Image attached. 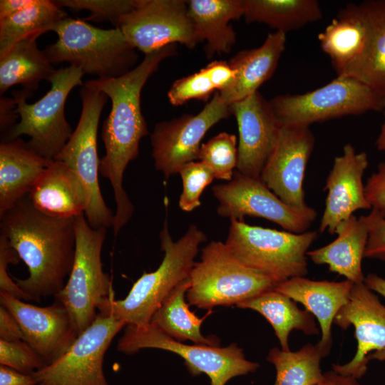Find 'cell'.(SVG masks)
<instances>
[{
    "label": "cell",
    "instance_id": "obj_17",
    "mask_svg": "<svg viewBox=\"0 0 385 385\" xmlns=\"http://www.w3.org/2000/svg\"><path fill=\"white\" fill-rule=\"evenodd\" d=\"M334 323L343 330L354 327L357 349L350 361L333 364L332 369L359 379L366 372L368 356L385 348V306L364 282L356 283Z\"/></svg>",
    "mask_w": 385,
    "mask_h": 385
},
{
    "label": "cell",
    "instance_id": "obj_19",
    "mask_svg": "<svg viewBox=\"0 0 385 385\" xmlns=\"http://www.w3.org/2000/svg\"><path fill=\"white\" fill-rule=\"evenodd\" d=\"M230 106L239 131L237 170L260 178L274 149L282 124L270 101L259 91Z\"/></svg>",
    "mask_w": 385,
    "mask_h": 385
},
{
    "label": "cell",
    "instance_id": "obj_27",
    "mask_svg": "<svg viewBox=\"0 0 385 385\" xmlns=\"http://www.w3.org/2000/svg\"><path fill=\"white\" fill-rule=\"evenodd\" d=\"M367 26L359 4H348L340 9L318 35L322 50L327 54L337 76L356 61L363 53Z\"/></svg>",
    "mask_w": 385,
    "mask_h": 385
},
{
    "label": "cell",
    "instance_id": "obj_20",
    "mask_svg": "<svg viewBox=\"0 0 385 385\" xmlns=\"http://www.w3.org/2000/svg\"><path fill=\"white\" fill-rule=\"evenodd\" d=\"M368 165L366 153H356L350 143L344 146L342 155L334 158L324 188L327 195L318 232L334 234L338 225L355 211L372 209L362 180Z\"/></svg>",
    "mask_w": 385,
    "mask_h": 385
},
{
    "label": "cell",
    "instance_id": "obj_21",
    "mask_svg": "<svg viewBox=\"0 0 385 385\" xmlns=\"http://www.w3.org/2000/svg\"><path fill=\"white\" fill-rule=\"evenodd\" d=\"M383 214L376 210L359 218L351 215L336 228L337 238L328 245L308 251L307 255L317 265H327L329 270L344 276L354 284L364 282L362 259L374 222Z\"/></svg>",
    "mask_w": 385,
    "mask_h": 385
},
{
    "label": "cell",
    "instance_id": "obj_35",
    "mask_svg": "<svg viewBox=\"0 0 385 385\" xmlns=\"http://www.w3.org/2000/svg\"><path fill=\"white\" fill-rule=\"evenodd\" d=\"M235 135L222 132L201 144L197 159L207 165L215 178L230 181L237 163Z\"/></svg>",
    "mask_w": 385,
    "mask_h": 385
},
{
    "label": "cell",
    "instance_id": "obj_13",
    "mask_svg": "<svg viewBox=\"0 0 385 385\" xmlns=\"http://www.w3.org/2000/svg\"><path fill=\"white\" fill-rule=\"evenodd\" d=\"M212 190L219 203L217 212L221 217L239 220L245 216L263 217L294 233L308 231L317 217L314 208H293L281 200L260 178L237 170L234 171L230 181L215 185Z\"/></svg>",
    "mask_w": 385,
    "mask_h": 385
},
{
    "label": "cell",
    "instance_id": "obj_38",
    "mask_svg": "<svg viewBox=\"0 0 385 385\" xmlns=\"http://www.w3.org/2000/svg\"><path fill=\"white\" fill-rule=\"evenodd\" d=\"M214 92L215 88L203 68L176 80L168 92V98L172 105L178 106L192 99L206 101Z\"/></svg>",
    "mask_w": 385,
    "mask_h": 385
},
{
    "label": "cell",
    "instance_id": "obj_30",
    "mask_svg": "<svg viewBox=\"0 0 385 385\" xmlns=\"http://www.w3.org/2000/svg\"><path fill=\"white\" fill-rule=\"evenodd\" d=\"M262 314L271 324L279 342L281 349L289 351L288 338L294 329L305 334H318L314 316L306 309H300L296 302L272 289L236 304Z\"/></svg>",
    "mask_w": 385,
    "mask_h": 385
},
{
    "label": "cell",
    "instance_id": "obj_9",
    "mask_svg": "<svg viewBox=\"0 0 385 385\" xmlns=\"http://www.w3.org/2000/svg\"><path fill=\"white\" fill-rule=\"evenodd\" d=\"M270 103L282 125L309 126L385 108V98L359 80L345 76H337L326 85L305 93L278 95Z\"/></svg>",
    "mask_w": 385,
    "mask_h": 385
},
{
    "label": "cell",
    "instance_id": "obj_16",
    "mask_svg": "<svg viewBox=\"0 0 385 385\" xmlns=\"http://www.w3.org/2000/svg\"><path fill=\"white\" fill-rule=\"evenodd\" d=\"M314 142L309 126L282 125L274 149L260 175L281 200L300 210L309 207L305 202L303 182Z\"/></svg>",
    "mask_w": 385,
    "mask_h": 385
},
{
    "label": "cell",
    "instance_id": "obj_44",
    "mask_svg": "<svg viewBox=\"0 0 385 385\" xmlns=\"http://www.w3.org/2000/svg\"><path fill=\"white\" fill-rule=\"evenodd\" d=\"M0 339L14 342L23 340L24 335L15 317L4 306H0Z\"/></svg>",
    "mask_w": 385,
    "mask_h": 385
},
{
    "label": "cell",
    "instance_id": "obj_51",
    "mask_svg": "<svg viewBox=\"0 0 385 385\" xmlns=\"http://www.w3.org/2000/svg\"><path fill=\"white\" fill-rule=\"evenodd\" d=\"M371 359L385 361V348L370 354L368 356V360L369 361Z\"/></svg>",
    "mask_w": 385,
    "mask_h": 385
},
{
    "label": "cell",
    "instance_id": "obj_4",
    "mask_svg": "<svg viewBox=\"0 0 385 385\" xmlns=\"http://www.w3.org/2000/svg\"><path fill=\"white\" fill-rule=\"evenodd\" d=\"M51 31L58 40L43 52L53 64L68 62L99 79L120 77L133 68L138 56L119 27L103 29L83 20L65 18Z\"/></svg>",
    "mask_w": 385,
    "mask_h": 385
},
{
    "label": "cell",
    "instance_id": "obj_50",
    "mask_svg": "<svg viewBox=\"0 0 385 385\" xmlns=\"http://www.w3.org/2000/svg\"><path fill=\"white\" fill-rule=\"evenodd\" d=\"M384 120L381 128L380 133L376 140V146L377 149L383 152L385 155V108L384 110Z\"/></svg>",
    "mask_w": 385,
    "mask_h": 385
},
{
    "label": "cell",
    "instance_id": "obj_26",
    "mask_svg": "<svg viewBox=\"0 0 385 385\" xmlns=\"http://www.w3.org/2000/svg\"><path fill=\"white\" fill-rule=\"evenodd\" d=\"M187 4L200 43L206 41L207 57L229 53L236 42L230 22L243 16L242 0H190Z\"/></svg>",
    "mask_w": 385,
    "mask_h": 385
},
{
    "label": "cell",
    "instance_id": "obj_12",
    "mask_svg": "<svg viewBox=\"0 0 385 385\" xmlns=\"http://www.w3.org/2000/svg\"><path fill=\"white\" fill-rule=\"evenodd\" d=\"M125 326L111 313L98 312L58 359L32 373L38 385H111L103 371L104 356Z\"/></svg>",
    "mask_w": 385,
    "mask_h": 385
},
{
    "label": "cell",
    "instance_id": "obj_2",
    "mask_svg": "<svg viewBox=\"0 0 385 385\" xmlns=\"http://www.w3.org/2000/svg\"><path fill=\"white\" fill-rule=\"evenodd\" d=\"M4 236L26 265L29 275L15 279L29 301L54 297L74 261L76 217L58 218L38 210L27 195L0 217Z\"/></svg>",
    "mask_w": 385,
    "mask_h": 385
},
{
    "label": "cell",
    "instance_id": "obj_7",
    "mask_svg": "<svg viewBox=\"0 0 385 385\" xmlns=\"http://www.w3.org/2000/svg\"><path fill=\"white\" fill-rule=\"evenodd\" d=\"M75 232L73 267L55 299L67 309L78 336L93 322L100 309L114 298V292L101 262L106 228H93L83 214L76 217Z\"/></svg>",
    "mask_w": 385,
    "mask_h": 385
},
{
    "label": "cell",
    "instance_id": "obj_6",
    "mask_svg": "<svg viewBox=\"0 0 385 385\" xmlns=\"http://www.w3.org/2000/svg\"><path fill=\"white\" fill-rule=\"evenodd\" d=\"M83 75L80 68L73 66L56 70L48 81L51 84L50 90L34 103L26 101L32 91H14L20 121L6 133L4 140L26 135L30 138L26 143L31 149L46 159L53 160L73 132L66 119L64 107L72 89L83 85Z\"/></svg>",
    "mask_w": 385,
    "mask_h": 385
},
{
    "label": "cell",
    "instance_id": "obj_18",
    "mask_svg": "<svg viewBox=\"0 0 385 385\" xmlns=\"http://www.w3.org/2000/svg\"><path fill=\"white\" fill-rule=\"evenodd\" d=\"M0 302L20 324L23 340L46 365L58 359L78 337L67 309L57 299L48 306L38 307L0 291Z\"/></svg>",
    "mask_w": 385,
    "mask_h": 385
},
{
    "label": "cell",
    "instance_id": "obj_15",
    "mask_svg": "<svg viewBox=\"0 0 385 385\" xmlns=\"http://www.w3.org/2000/svg\"><path fill=\"white\" fill-rule=\"evenodd\" d=\"M118 27L128 43L145 54L178 43L192 49L200 43L183 0H137Z\"/></svg>",
    "mask_w": 385,
    "mask_h": 385
},
{
    "label": "cell",
    "instance_id": "obj_48",
    "mask_svg": "<svg viewBox=\"0 0 385 385\" xmlns=\"http://www.w3.org/2000/svg\"><path fill=\"white\" fill-rule=\"evenodd\" d=\"M359 379L343 374H340L332 369L323 374L320 381L314 385H361Z\"/></svg>",
    "mask_w": 385,
    "mask_h": 385
},
{
    "label": "cell",
    "instance_id": "obj_24",
    "mask_svg": "<svg viewBox=\"0 0 385 385\" xmlns=\"http://www.w3.org/2000/svg\"><path fill=\"white\" fill-rule=\"evenodd\" d=\"M286 34L270 33L257 48L239 51L228 61L235 71L234 83L218 92L228 105L240 101L258 91L259 87L271 78L284 51Z\"/></svg>",
    "mask_w": 385,
    "mask_h": 385
},
{
    "label": "cell",
    "instance_id": "obj_33",
    "mask_svg": "<svg viewBox=\"0 0 385 385\" xmlns=\"http://www.w3.org/2000/svg\"><path fill=\"white\" fill-rule=\"evenodd\" d=\"M66 17L67 14L53 1L38 0L33 6L0 19V58L27 36L51 31Z\"/></svg>",
    "mask_w": 385,
    "mask_h": 385
},
{
    "label": "cell",
    "instance_id": "obj_34",
    "mask_svg": "<svg viewBox=\"0 0 385 385\" xmlns=\"http://www.w3.org/2000/svg\"><path fill=\"white\" fill-rule=\"evenodd\" d=\"M324 355L317 344H307L297 351L272 348L267 357L276 369L274 385H314L323 377Z\"/></svg>",
    "mask_w": 385,
    "mask_h": 385
},
{
    "label": "cell",
    "instance_id": "obj_40",
    "mask_svg": "<svg viewBox=\"0 0 385 385\" xmlns=\"http://www.w3.org/2000/svg\"><path fill=\"white\" fill-rule=\"evenodd\" d=\"M20 257L9 241L0 235V291L5 292L16 298L29 301L24 292L16 284L9 273V264L16 265L20 262Z\"/></svg>",
    "mask_w": 385,
    "mask_h": 385
},
{
    "label": "cell",
    "instance_id": "obj_5",
    "mask_svg": "<svg viewBox=\"0 0 385 385\" xmlns=\"http://www.w3.org/2000/svg\"><path fill=\"white\" fill-rule=\"evenodd\" d=\"M317 236V231H279L232 218L225 244L241 263L279 284L307 274V254Z\"/></svg>",
    "mask_w": 385,
    "mask_h": 385
},
{
    "label": "cell",
    "instance_id": "obj_47",
    "mask_svg": "<svg viewBox=\"0 0 385 385\" xmlns=\"http://www.w3.org/2000/svg\"><path fill=\"white\" fill-rule=\"evenodd\" d=\"M38 0H1L0 19L10 16L35 4Z\"/></svg>",
    "mask_w": 385,
    "mask_h": 385
},
{
    "label": "cell",
    "instance_id": "obj_31",
    "mask_svg": "<svg viewBox=\"0 0 385 385\" xmlns=\"http://www.w3.org/2000/svg\"><path fill=\"white\" fill-rule=\"evenodd\" d=\"M190 286V278L179 284L154 313L150 324L177 341L190 340L196 344L217 346L220 344L217 337H205L200 331L208 314L198 317L190 310V304L185 302Z\"/></svg>",
    "mask_w": 385,
    "mask_h": 385
},
{
    "label": "cell",
    "instance_id": "obj_25",
    "mask_svg": "<svg viewBox=\"0 0 385 385\" xmlns=\"http://www.w3.org/2000/svg\"><path fill=\"white\" fill-rule=\"evenodd\" d=\"M53 160H48L21 138L0 144V217L29 195Z\"/></svg>",
    "mask_w": 385,
    "mask_h": 385
},
{
    "label": "cell",
    "instance_id": "obj_37",
    "mask_svg": "<svg viewBox=\"0 0 385 385\" xmlns=\"http://www.w3.org/2000/svg\"><path fill=\"white\" fill-rule=\"evenodd\" d=\"M179 174L183 181L179 207L183 211L191 212L200 205V197L215 176L210 168L200 161L185 164Z\"/></svg>",
    "mask_w": 385,
    "mask_h": 385
},
{
    "label": "cell",
    "instance_id": "obj_43",
    "mask_svg": "<svg viewBox=\"0 0 385 385\" xmlns=\"http://www.w3.org/2000/svg\"><path fill=\"white\" fill-rule=\"evenodd\" d=\"M204 68L217 92L229 88L235 80V71L230 66L228 61H213Z\"/></svg>",
    "mask_w": 385,
    "mask_h": 385
},
{
    "label": "cell",
    "instance_id": "obj_42",
    "mask_svg": "<svg viewBox=\"0 0 385 385\" xmlns=\"http://www.w3.org/2000/svg\"><path fill=\"white\" fill-rule=\"evenodd\" d=\"M364 257L385 261V217L383 215L371 228Z\"/></svg>",
    "mask_w": 385,
    "mask_h": 385
},
{
    "label": "cell",
    "instance_id": "obj_28",
    "mask_svg": "<svg viewBox=\"0 0 385 385\" xmlns=\"http://www.w3.org/2000/svg\"><path fill=\"white\" fill-rule=\"evenodd\" d=\"M367 26L363 53L339 76L355 78L385 98V0L359 3Z\"/></svg>",
    "mask_w": 385,
    "mask_h": 385
},
{
    "label": "cell",
    "instance_id": "obj_22",
    "mask_svg": "<svg viewBox=\"0 0 385 385\" xmlns=\"http://www.w3.org/2000/svg\"><path fill=\"white\" fill-rule=\"evenodd\" d=\"M354 283L315 281L304 277L277 284L274 289L304 305L319 322L322 337L317 344L325 357L332 345V325L339 309L347 302Z\"/></svg>",
    "mask_w": 385,
    "mask_h": 385
},
{
    "label": "cell",
    "instance_id": "obj_45",
    "mask_svg": "<svg viewBox=\"0 0 385 385\" xmlns=\"http://www.w3.org/2000/svg\"><path fill=\"white\" fill-rule=\"evenodd\" d=\"M0 385H38L33 374L0 365Z\"/></svg>",
    "mask_w": 385,
    "mask_h": 385
},
{
    "label": "cell",
    "instance_id": "obj_29",
    "mask_svg": "<svg viewBox=\"0 0 385 385\" xmlns=\"http://www.w3.org/2000/svg\"><path fill=\"white\" fill-rule=\"evenodd\" d=\"M42 34L35 33L27 36L0 58L1 94L18 84L33 92L41 81H49L56 71L43 50L38 48L37 39Z\"/></svg>",
    "mask_w": 385,
    "mask_h": 385
},
{
    "label": "cell",
    "instance_id": "obj_49",
    "mask_svg": "<svg viewBox=\"0 0 385 385\" xmlns=\"http://www.w3.org/2000/svg\"><path fill=\"white\" fill-rule=\"evenodd\" d=\"M364 283L371 290L385 297V279L369 273L365 277Z\"/></svg>",
    "mask_w": 385,
    "mask_h": 385
},
{
    "label": "cell",
    "instance_id": "obj_11",
    "mask_svg": "<svg viewBox=\"0 0 385 385\" xmlns=\"http://www.w3.org/2000/svg\"><path fill=\"white\" fill-rule=\"evenodd\" d=\"M81 116L71 138L53 160L68 164L78 175L86 192V218L93 228L112 227L114 215L106 205L98 183L100 159L97 133L100 116L108 97L85 83L80 91Z\"/></svg>",
    "mask_w": 385,
    "mask_h": 385
},
{
    "label": "cell",
    "instance_id": "obj_1",
    "mask_svg": "<svg viewBox=\"0 0 385 385\" xmlns=\"http://www.w3.org/2000/svg\"><path fill=\"white\" fill-rule=\"evenodd\" d=\"M176 48L177 44H171L145 54L140 64L120 77L96 78L84 83L104 93L112 103L102 128L106 153L100 159L99 173L110 181L113 190L116 209L112 228L115 236L134 212V206L123 188V174L129 163L138 156L141 138L148 134L141 112V91L160 63L176 53Z\"/></svg>",
    "mask_w": 385,
    "mask_h": 385
},
{
    "label": "cell",
    "instance_id": "obj_32",
    "mask_svg": "<svg viewBox=\"0 0 385 385\" xmlns=\"http://www.w3.org/2000/svg\"><path fill=\"white\" fill-rule=\"evenodd\" d=\"M247 23H262L286 34L319 21L322 12L316 0H242Z\"/></svg>",
    "mask_w": 385,
    "mask_h": 385
},
{
    "label": "cell",
    "instance_id": "obj_36",
    "mask_svg": "<svg viewBox=\"0 0 385 385\" xmlns=\"http://www.w3.org/2000/svg\"><path fill=\"white\" fill-rule=\"evenodd\" d=\"M53 2L61 9L88 11L90 15L84 20L110 21L118 27L121 18L135 9L137 0H57Z\"/></svg>",
    "mask_w": 385,
    "mask_h": 385
},
{
    "label": "cell",
    "instance_id": "obj_14",
    "mask_svg": "<svg viewBox=\"0 0 385 385\" xmlns=\"http://www.w3.org/2000/svg\"><path fill=\"white\" fill-rule=\"evenodd\" d=\"M231 113L230 106L216 91L199 113L183 114L156 123L150 135L155 169L165 179L179 173L185 164L197 159L200 142L206 133Z\"/></svg>",
    "mask_w": 385,
    "mask_h": 385
},
{
    "label": "cell",
    "instance_id": "obj_8",
    "mask_svg": "<svg viewBox=\"0 0 385 385\" xmlns=\"http://www.w3.org/2000/svg\"><path fill=\"white\" fill-rule=\"evenodd\" d=\"M190 282L186 293L188 304L204 309L236 305L277 284L241 263L225 243L218 241H212L202 249L200 260L195 263Z\"/></svg>",
    "mask_w": 385,
    "mask_h": 385
},
{
    "label": "cell",
    "instance_id": "obj_10",
    "mask_svg": "<svg viewBox=\"0 0 385 385\" xmlns=\"http://www.w3.org/2000/svg\"><path fill=\"white\" fill-rule=\"evenodd\" d=\"M148 348L178 354L192 376L206 374L210 385H225L231 379L254 372L260 366L258 363L247 360L242 349L235 343L223 347L185 344L150 324L143 327L126 325L116 346L118 351L126 355Z\"/></svg>",
    "mask_w": 385,
    "mask_h": 385
},
{
    "label": "cell",
    "instance_id": "obj_39",
    "mask_svg": "<svg viewBox=\"0 0 385 385\" xmlns=\"http://www.w3.org/2000/svg\"><path fill=\"white\" fill-rule=\"evenodd\" d=\"M0 365L31 374L46 364L41 356L26 342L0 339Z\"/></svg>",
    "mask_w": 385,
    "mask_h": 385
},
{
    "label": "cell",
    "instance_id": "obj_23",
    "mask_svg": "<svg viewBox=\"0 0 385 385\" xmlns=\"http://www.w3.org/2000/svg\"><path fill=\"white\" fill-rule=\"evenodd\" d=\"M32 205L53 217H76L85 214L87 196L76 173L66 163L53 160L29 193Z\"/></svg>",
    "mask_w": 385,
    "mask_h": 385
},
{
    "label": "cell",
    "instance_id": "obj_41",
    "mask_svg": "<svg viewBox=\"0 0 385 385\" xmlns=\"http://www.w3.org/2000/svg\"><path fill=\"white\" fill-rule=\"evenodd\" d=\"M365 195L372 209L380 211L385 217V162L380 163L364 185Z\"/></svg>",
    "mask_w": 385,
    "mask_h": 385
},
{
    "label": "cell",
    "instance_id": "obj_3",
    "mask_svg": "<svg viewBox=\"0 0 385 385\" xmlns=\"http://www.w3.org/2000/svg\"><path fill=\"white\" fill-rule=\"evenodd\" d=\"M160 240L164 256L157 270L144 272L124 299L112 298L98 312H108L126 325H148L169 294L190 278L199 246L207 240L205 232L191 225L185 235L174 242L165 219Z\"/></svg>",
    "mask_w": 385,
    "mask_h": 385
},
{
    "label": "cell",
    "instance_id": "obj_46",
    "mask_svg": "<svg viewBox=\"0 0 385 385\" xmlns=\"http://www.w3.org/2000/svg\"><path fill=\"white\" fill-rule=\"evenodd\" d=\"M1 130L8 133L16 123L19 117L16 113V105L14 98H3L0 101Z\"/></svg>",
    "mask_w": 385,
    "mask_h": 385
}]
</instances>
